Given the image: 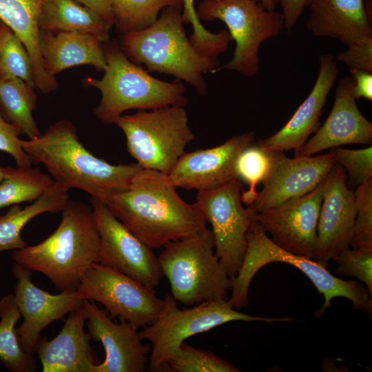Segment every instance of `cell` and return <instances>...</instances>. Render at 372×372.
I'll list each match as a JSON object with an SVG mask.
<instances>
[{
    "mask_svg": "<svg viewBox=\"0 0 372 372\" xmlns=\"http://www.w3.org/2000/svg\"><path fill=\"white\" fill-rule=\"evenodd\" d=\"M176 188L168 174L142 168L128 188L113 195L107 206L141 242L158 249L207 228L197 203L185 202Z\"/></svg>",
    "mask_w": 372,
    "mask_h": 372,
    "instance_id": "1",
    "label": "cell"
},
{
    "mask_svg": "<svg viewBox=\"0 0 372 372\" xmlns=\"http://www.w3.org/2000/svg\"><path fill=\"white\" fill-rule=\"evenodd\" d=\"M21 144L32 163L41 164L60 187L81 189L105 205L127 189L142 169L136 163L114 165L95 156L80 141L74 124L65 119Z\"/></svg>",
    "mask_w": 372,
    "mask_h": 372,
    "instance_id": "2",
    "label": "cell"
},
{
    "mask_svg": "<svg viewBox=\"0 0 372 372\" xmlns=\"http://www.w3.org/2000/svg\"><path fill=\"white\" fill-rule=\"evenodd\" d=\"M56 229L32 246L15 250L14 262L38 271L61 291H77L87 270L99 263L100 238L91 205L69 200Z\"/></svg>",
    "mask_w": 372,
    "mask_h": 372,
    "instance_id": "3",
    "label": "cell"
},
{
    "mask_svg": "<svg viewBox=\"0 0 372 372\" xmlns=\"http://www.w3.org/2000/svg\"><path fill=\"white\" fill-rule=\"evenodd\" d=\"M182 8H165L149 26L124 34L121 48L132 62L183 81L203 96L207 91L203 74L219 71L220 63L218 57L203 55L192 45L183 26Z\"/></svg>",
    "mask_w": 372,
    "mask_h": 372,
    "instance_id": "4",
    "label": "cell"
},
{
    "mask_svg": "<svg viewBox=\"0 0 372 372\" xmlns=\"http://www.w3.org/2000/svg\"><path fill=\"white\" fill-rule=\"evenodd\" d=\"M105 52L107 66L103 77L85 80L87 85L97 88L101 94L93 113L102 122L114 123L130 110H152L187 104L180 81L166 82L151 76L130 60L116 42L110 43Z\"/></svg>",
    "mask_w": 372,
    "mask_h": 372,
    "instance_id": "5",
    "label": "cell"
},
{
    "mask_svg": "<svg viewBox=\"0 0 372 372\" xmlns=\"http://www.w3.org/2000/svg\"><path fill=\"white\" fill-rule=\"evenodd\" d=\"M246 252L241 266L231 278V295L228 299L235 309L248 304V291L256 273L264 266L275 262L291 265L302 271L324 296V303L316 313L321 316L331 307V301L337 297L349 299L355 309L371 311L372 296L360 282L344 280L331 273L326 267L303 256L289 252L273 242L258 221L254 223L247 235Z\"/></svg>",
    "mask_w": 372,
    "mask_h": 372,
    "instance_id": "6",
    "label": "cell"
},
{
    "mask_svg": "<svg viewBox=\"0 0 372 372\" xmlns=\"http://www.w3.org/2000/svg\"><path fill=\"white\" fill-rule=\"evenodd\" d=\"M158 260L176 301L192 306L228 300L231 278L215 254L211 229L167 243Z\"/></svg>",
    "mask_w": 372,
    "mask_h": 372,
    "instance_id": "7",
    "label": "cell"
},
{
    "mask_svg": "<svg viewBox=\"0 0 372 372\" xmlns=\"http://www.w3.org/2000/svg\"><path fill=\"white\" fill-rule=\"evenodd\" d=\"M159 317L139 332L143 340L149 342L151 352L147 370L165 371L169 361L176 354L181 343L188 338L208 331L232 321L287 322L291 318L251 316L235 309L228 300L205 301L185 309L167 295Z\"/></svg>",
    "mask_w": 372,
    "mask_h": 372,
    "instance_id": "8",
    "label": "cell"
},
{
    "mask_svg": "<svg viewBox=\"0 0 372 372\" xmlns=\"http://www.w3.org/2000/svg\"><path fill=\"white\" fill-rule=\"evenodd\" d=\"M124 133L127 150L143 169L169 174L194 139L184 106L138 110L114 122Z\"/></svg>",
    "mask_w": 372,
    "mask_h": 372,
    "instance_id": "9",
    "label": "cell"
},
{
    "mask_svg": "<svg viewBox=\"0 0 372 372\" xmlns=\"http://www.w3.org/2000/svg\"><path fill=\"white\" fill-rule=\"evenodd\" d=\"M196 11L204 21L224 22L235 41L232 59L220 70L246 76H255L260 70L261 44L278 36L285 28L282 12L268 10L255 0H203Z\"/></svg>",
    "mask_w": 372,
    "mask_h": 372,
    "instance_id": "10",
    "label": "cell"
},
{
    "mask_svg": "<svg viewBox=\"0 0 372 372\" xmlns=\"http://www.w3.org/2000/svg\"><path fill=\"white\" fill-rule=\"evenodd\" d=\"M242 189L238 179L199 191L196 198L207 223L211 225L215 254L231 278L236 276L242 262L248 231L258 221V211L254 204L247 207L242 205Z\"/></svg>",
    "mask_w": 372,
    "mask_h": 372,
    "instance_id": "11",
    "label": "cell"
},
{
    "mask_svg": "<svg viewBox=\"0 0 372 372\" xmlns=\"http://www.w3.org/2000/svg\"><path fill=\"white\" fill-rule=\"evenodd\" d=\"M77 292L82 299L101 303L113 317L137 329L152 324L164 305L154 289L100 263L90 267Z\"/></svg>",
    "mask_w": 372,
    "mask_h": 372,
    "instance_id": "12",
    "label": "cell"
},
{
    "mask_svg": "<svg viewBox=\"0 0 372 372\" xmlns=\"http://www.w3.org/2000/svg\"><path fill=\"white\" fill-rule=\"evenodd\" d=\"M91 207L100 238L99 263L154 289L163 273L152 249L129 231L107 205L91 198Z\"/></svg>",
    "mask_w": 372,
    "mask_h": 372,
    "instance_id": "13",
    "label": "cell"
},
{
    "mask_svg": "<svg viewBox=\"0 0 372 372\" xmlns=\"http://www.w3.org/2000/svg\"><path fill=\"white\" fill-rule=\"evenodd\" d=\"M324 179L306 194L258 212V221L282 249L315 259Z\"/></svg>",
    "mask_w": 372,
    "mask_h": 372,
    "instance_id": "14",
    "label": "cell"
},
{
    "mask_svg": "<svg viewBox=\"0 0 372 372\" xmlns=\"http://www.w3.org/2000/svg\"><path fill=\"white\" fill-rule=\"evenodd\" d=\"M12 273L17 280L13 295L23 318L17 335L23 351L34 354L43 329L83 306L84 300L77 291L54 295L39 288L32 280L30 270L19 264L14 262Z\"/></svg>",
    "mask_w": 372,
    "mask_h": 372,
    "instance_id": "15",
    "label": "cell"
},
{
    "mask_svg": "<svg viewBox=\"0 0 372 372\" xmlns=\"http://www.w3.org/2000/svg\"><path fill=\"white\" fill-rule=\"evenodd\" d=\"M269 158L263 187L254 203L258 212L301 196L316 187L337 163L328 152L290 158L283 151H267Z\"/></svg>",
    "mask_w": 372,
    "mask_h": 372,
    "instance_id": "16",
    "label": "cell"
},
{
    "mask_svg": "<svg viewBox=\"0 0 372 372\" xmlns=\"http://www.w3.org/2000/svg\"><path fill=\"white\" fill-rule=\"evenodd\" d=\"M346 180L344 168L337 163L324 180L315 260L326 267L335 256L350 247L357 206L354 192Z\"/></svg>",
    "mask_w": 372,
    "mask_h": 372,
    "instance_id": "17",
    "label": "cell"
},
{
    "mask_svg": "<svg viewBox=\"0 0 372 372\" xmlns=\"http://www.w3.org/2000/svg\"><path fill=\"white\" fill-rule=\"evenodd\" d=\"M254 138V132H245L229 138L220 145L185 152L168 174L169 177L176 187L198 192L240 179L238 158Z\"/></svg>",
    "mask_w": 372,
    "mask_h": 372,
    "instance_id": "18",
    "label": "cell"
},
{
    "mask_svg": "<svg viewBox=\"0 0 372 372\" xmlns=\"http://www.w3.org/2000/svg\"><path fill=\"white\" fill-rule=\"evenodd\" d=\"M87 328L91 339L100 342L105 357L96 372H143L147 369L150 344H143L137 329L125 320L114 323L94 301L84 300Z\"/></svg>",
    "mask_w": 372,
    "mask_h": 372,
    "instance_id": "19",
    "label": "cell"
},
{
    "mask_svg": "<svg viewBox=\"0 0 372 372\" xmlns=\"http://www.w3.org/2000/svg\"><path fill=\"white\" fill-rule=\"evenodd\" d=\"M313 134L296 156H312L347 144L371 145L372 123L357 105L351 76L338 81L332 109L325 122Z\"/></svg>",
    "mask_w": 372,
    "mask_h": 372,
    "instance_id": "20",
    "label": "cell"
},
{
    "mask_svg": "<svg viewBox=\"0 0 372 372\" xmlns=\"http://www.w3.org/2000/svg\"><path fill=\"white\" fill-rule=\"evenodd\" d=\"M338 74L339 68L333 54H322L319 57V72L309 94L287 123L272 136L260 139L258 146L265 151L293 149L296 156L319 128L320 117Z\"/></svg>",
    "mask_w": 372,
    "mask_h": 372,
    "instance_id": "21",
    "label": "cell"
},
{
    "mask_svg": "<svg viewBox=\"0 0 372 372\" xmlns=\"http://www.w3.org/2000/svg\"><path fill=\"white\" fill-rule=\"evenodd\" d=\"M86 318L83 304L69 313L59 333L52 340H38L37 353L43 372H96L91 336L84 331Z\"/></svg>",
    "mask_w": 372,
    "mask_h": 372,
    "instance_id": "22",
    "label": "cell"
},
{
    "mask_svg": "<svg viewBox=\"0 0 372 372\" xmlns=\"http://www.w3.org/2000/svg\"><path fill=\"white\" fill-rule=\"evenodd\" d=\"M307 28L316 37L346 45L372 37V16L365 0H311Z\"/></svg>",
    "mask_w": 372,
    "mask_h": 372,
    "instance_id": "23",
    "label": "cell"
},
{
    "mask_svg": "<svg viewBox=\"0 0 372 372\" xmlns=\"http://www.w3.org/2000/svg\"><path fill=\"white\" fill-rule=\"evenodd\" d=\"M97 38L78 32H57L55 34L41 33L40 51L49 75L67 68L90 65L99 71L107 66L105 52Z\"/></svg>",
    "mask_w": 372,
    "mask_h": 372,
    "instance_id": "24",
    "label": "cell"
},
{
    "mask_svg": "<svg viewBox=\"0 0 372 372\" xmlns=\"http://www.w3.org/2000/svg\"><path fill=\"white\" fill-rule=\"evenodd\" d=\"M45 0H0V20L21 39L32 65L35 87L44 94L54 91L58 82L46 72L40 51L39 15Z\"/></svg>",
    "mask_w": 372,
    "mask_h": 372,
    "instance_id": "25",
    "label": "cell"
},
{
    "mask_svg": "<svg viewBox=\"0 0 372 372\" xmlns=\"http://www.w3.org/2000/svg\"><path fill=\"white\" fill-rule=\"evenodd\" d=\"M39 25L43 32H78L101 42L109 40L112 27L96 12L76 0H45Z\"/></svg>",
    "mask_w": 372,
    "mask_h": 372,
    "instance_id": "26",
    "label": "cell"
},
{
    "mask_svg": "<svg viewBox=\"0 0 372 372\" xmlns=\"http://www.w3.org/2000/svg\"><path fill=\"white\" fill-rule=\"evenodd\" d=\"M70 200L68 191L54 183L31 205L21 207L10 206L0 216V251L17 250L28 246L21 237L23 228L36 216L44 213L62 211Z\"/></svg>",
    "mask_w": 372,
    "mask_h": 372,
    "instance_id": "27",
    "label": "cell"
},
{
    "mask_svg": "<svg viewBox=\"0 0 372 372\" xmlns=\"http://www.w3.org/2000/svg\"><path fill=\"white\" fill-rule=\"evenodd\" d=\"M34 88L17 76H0V110L29 139L41 134L33 116L37 107Z\"/></svg>",
    "mask_w": 372,
    "mask_h": 372,
    "instance_id": "28",
    "label": "cell"
},
{
    "mask_svg": "<svg viewBox=\"0 0 372 372\" xmlns=\"http://www.w3.org/2000/svg\"><path fill=\"white\" fill-rule=\"evenodd\" d=\"M0 182V209L26 201L35 200L55 182L38 167H3Z\"/></svg>",
    "mask_w": 372,
    "mask_h": 372,
    "instance_id": "29",
    "label": "cell"
},
{
    "mask_svg": "<svg viewBox=\"0 0 372 372\" xmlns=\"http://www.w3.org/2000/svg\"><path fill=\"white\" fill-rule=\"evenodd\" d=\"M21 314L14 295H8L0 300V361L12 372H32L36 370L33 354H28L21 348L15 325Z\"/></svg>",
    "mask_w": 372,
    "mask_h": 372,
    "instance_id": "30",
    "label": "cell"
},
{
    "mask_svg": "<svg viewBox=\"0 0 372 372\" xmlns=\"http://www.w3.org/2000/svg\"><path fill=\"white\" fill-rule=\"evenodd\" d=\"M117 30L128 33L143 30L156 21L169 6H182V0H108Z\"/></svg>",
    "mask_w": 372,
    "mask_h": 372,
    "instance_id": "31",
    "label": "cell"
},
{
    "mask_svg": "<svg viewBox=\"0 0 372 372\" xmlns=\"http://www.w3.org/2000/svg\"><path fill=\"white\" fill-rule=\"evenodd\" d=\"M14 76L34 87L33 68L30 55L17 35L0 22V76Z\"/></svg>",
    "mask_w": 372,
    "mask_h": 372,
    "instance_id": "32",
    "label": "cell"
},
{
    "mask_svg": "<svg viewBox=\"0 0 372 372\" xmlns=\"http://www.w3.org/2000/svg\"><path fill=\"white\" fill-rule=\"evenodd\" d=\"M231 363L213 353L193 347L186 341L181 343L176 354L169 361L167 372H238Z\"/></svg>",
    "mask_w": 372,
    "mask_h": 372,
    "instance_id": "33",
    "label": "cell"
},
{
    "mask_svg": "<svg viewBox=\"0 0 372 372\" xmlns=\"http://www.w3.org/2000/svg\"><path fill=\"white\" fill-rule=\"evenodd\" d=\"M182 20L183 23H190L193 33L189 40L194 48L200 54L211 57L227 50L231 37L228 30L217 33L207 30L200 23L194 8V0H182Z\"/></svg>",
    "mask_w": 372,
    "mask_h": 372,
    "instance_id": "34",
    "label": "cell"
},
{
    "mask_svg": "<svg viewBox=\"0 0 372 372\" xmlns=\"http://www.w3.org/2000/svg\"><path fill=\"white\" fill-rule=\"evenodd\" d=\"M269 166V158L267 151L258 146H248L240 154L237 161L239 178L249 185V189L242 192L241 200L250 205L255 202L258 192L256 185L265 178Z\"/></svg>",
    "mask_w": 372,
    "mask_h": 372,
    "instance_id": "35",
    "label": "cell"
},
{
    "mask_svg": "<svg viewBox=\"0 0 372 372\" xmlns=\"http://www.w3.org/2000/svg\"><path fill=\"white\" fill-rule=\"evenodd\" d=\"M354 194L357 212L350 247H372V178L356 187Z\"/></svg>",
    "mask_w": 372,
    "mask_h": 372,
    "instance_id": "36",
    "label": "cell"
},
{
    "mask_svg": "<svg viewBox=\"0 0 372 372\" xmlns=\"http://www.w3.org/2000/svg\"><path fill=\"white\" fill-rule=\"evenodd\" d=\"M333 260L339 275L355 277L364 282L372 296V247L348 248Z\"/></svg>",
    "mask_w": 372,
    "mask_h": 372,
    "instance_id": "37",
    "label": "cell"
},
{
    "mask_svg": "<svg viewBox=\"0 0 372 372\" xmlns=\"http://www.w3.org/2000/svg\"><path fill=\"white\" fill-rule=\"evenodd\" d=\"M336 162L345 168L349 175V183L358 185L372 178V147L349 149L340 147L329 150Z\"/></svg>",
    "mask_w": 372,
    "mask_h": 372,
    "instance_id": "38",
    "label": "cell"
},
{
    "mask_svg": "<svg viewBox=\"0 0 372 372\" xmlns=\"http://www.w3.org/2000/svg\"><path fill=\"white\" fill-rule=\"evenodd\" d=\"M20 130L8 121L0 110V151L9 154L17 167H30L32 162L23 149Z\"/></svg>",
    "mask_w": 372,
    "mask_h": 372,
    "instance_id": "39",
    "label": "cell"
},
{
    "mask_svg": "<svg viewBox=\"0 0 372 372\" xmlns=\"http://www.w3.org/2000/svg\"><path fill=\"white\" fill-rule=\"evenodd\" d=\"M340 52L336 60L347 65L349 70L372 73V37L352 43Z\"/></svg>",
    "mask_w": 372,
    "mask_h": 372,
    "instance_id": "40",
    "label": "cell"
},
{
    "mask_svg": "<svg viewBox=\"0 0 372 372\" xmlns=\"http://www.w3.org/2000/svg\"><path fill=\"white\" fill-rule=\"evenodd\" d=\"M311 0H273L275 6L280 4L284 17L285 28L291 32L309 6Z\"/></svg>",
    "mask_w": 372,
    "mask_h": 372,
    "instance_id": "41",
    "label": "cell"
},
{
    "mask_svg": "<svg viewBox=\"0 0 372 372\" xmlns=\"http://www.w3.org/2000/svg\"><path fill=\"white\" fill-rule=\"evenodd\" d=\"M353 81V94L357 99L372 101V73L357 70H349Z\"/></svg>",
    "mask_w": 372,
    "mask_h": 372,
    "instance_id": "42",
    "label": "cell"
},
{
    "mask_svg": "<svg viewBox=\"0 0 372 372\" xmlns=\"http://www.w3.org/2000/svg\"><path fill=\"white\" fill-rule=\"evenodd\" d=\"M83 5L92 9L114 25V19L112 8L108 0H76Z\"/></svg>",
    "mask_w": 372,
    "mask_h": 372,
    "instance_id": "43",
    "label": "cell"
},
{
    "mask_svg": "<svg viewBox=\"0 0 372 372\" xmlns=\"http://www.w3.org/2000/svg\"><path fill=\"white\" fill-rule=\"evenodd\" d=\"M262 3L267 9L273 10L276 6L273 3V0H255Z\"/></svg>",
    "mask_w": 372,
    "mask_h": 372,
    "instance_id": "44",
    "label": "cell"
},
{
    "mask_svg": "<svg viewBox=\"0 0 372 372\" xmlns=\"http://www.w3.org/2000/svg\"><path fill=\"white\" fill-rule=\"evenodd\" d=\"M4 176L3 167L0 166V182L3 180Z\"/></svg>",
    "mask_w": 372,
    "mask_h": 372,
    "instance_id": "45",
    "label": "cell"
},
{
    "mask_svg": "<svg viewBox=\"0 0 372 372\" xmlns=\"http://www.w3.org/2000/svg\"><path fill=\"white\" fill-rule=\"evenodd\" d=\"M0 22H1V20H0Z\"/></svg>",
    "mask_w": 372,
    "mask_h": 372,
    "instance_id": "46",
    "label": "cell"
}]
</instances>
